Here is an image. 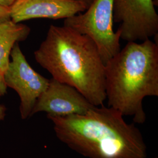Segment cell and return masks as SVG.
<instances>
[{"instance_id": "6da1fadb", "label": "cell", "mask_w": 158, "mask_h": 158, "mask_svg": "<svg viewBox=\"0 0 158 158\" xmlns=\"http://www.w3.org/2000/svg\"><path fill=\"white\" fill-rule=\"evenodd\" d=\"M57 138L89 158H147L141 131L112 107L94 106L84 114L49 116Z\"/></svg>"}, {"instance_id": "7a4b0ae2", "label": "cell", "mask_w": 158, "mask_h": 158, "mask_svg": "<svg viewBox=\"0 0 158 158\" xmlns=\"http://www.w3.org/2000/svg\"><path fill=\"white\" fill-rule=\"evenodd\" d=\"M34 56L53 79L73 87L93 105H104L105 64L89 36L64 25H52Z\"/></svg>"}, {"instance_id": "3957f363", "label": "cell", "mask_w": 158, "mask_h": 158, "mask_svg": "<svg viewBox=\"0 0 158 158\" xmlns=\"http://www.w3.org/2000/svg\"><path fill=\"white\" fill-rule=\"evenodd\" d=\"M104 73L108 106L144 123L143 99L158 96V43L128 42L105 63Z\"/></svg>"}, {"instance_id": "277c9868", "label": "cell", "mask_w": 158, "mask_h": 158, "mask_svg": "<svg viewBox=\"0 0 158 158\" xmlns=\"http://www.w3.org/2000/svg\"><path fill=\"white\" fill-rule=\"evenodd\" d=\"M113 4L114 0H94L85 11L64 22V25L93 40L104 64L121 49V32L113 29Z\"/></svg>"}, {"instance_id": "5b68a950", "label": "cell", "mask_w": 158, "mask_h": 158, "mask_svg": "<svg viewBox=\"0 0 158 158\" xmlns=\"http://www.w3.org/2000/svg\"><path fill=\"white\" fill-rule=\"evenodd\" d=\"M113 21L120 24V38L127 42L143 41L158 35L153 0H114Z\"/></svg>"}, {"instance_id": "8992f818", "label": "cell", "mask_w": 158, "mask_h": 158, "mask_svg": "<svg viewBox=\"0 0 158 158\" xmlns=\"http://www.w3.org/2000/svg\"><path fill=\"white\" fill-rule=\"evenodd\" d=\"M11 60L4 74L7 87L15 91L20 98L21 118L31 116L34 106L40 95L47 89L49 80L36 72L27 62L18 42L11 53Z\"/></svg>"}, {"instance_id": "52a82bcc", "label": "cell", "mask_w": 158, "mask_h": 158, "mask_svg": "<svg viewBox=\"0 0 158 158\" xmlns=\"http://www.w3.org/2000/svg\"><path fill=\"white\" fill-rule=\"evenodd\" d=\"M94 106L73 87L52 78L36 102L31 116L40 112L57 117L84 114Z\"/></svg>"}, {"instance_id": "ba28073f", "label": "cell", "mask_w": 158, "mask_h": 158, "mask_svg": "<svg viewBox=\"0 0 158 158\" xmlns=\"http://www.w3.org/2000/svg\"><path fill=\"white\" fill-rule=\"evenodd\" d=\"M85 10L74 0H15L10 6L12 21L20 23L31 19H66Z\"/></svg>"}, {"instance_id": "9c48e42d", "label": "cell", "mask_w": 158, "mask_h": 158, "mask_svg": "<svg viewBox=\"0 0 158 158\" xmlns=\"http://www.w3.org/2000/svg\"><path fill=\"white\" fill-rule=\"evenodd\" d=\"M31 29L27 25L9 21L0 23V96H4L7 90L4 74L10 62L12 49L15 44L26 40Z\"/></svg>"}, {"instance_id": "30bf717a", "label": "cell", "mask_w": 158, "mask_h": 158, "mask_svg": "<svg viewBox=\"0 0 158 158\" xmlns=\"http://www.w3.org/2000/svg\"><path fill=\"white\" fill-rule=\"evenodd\" d=\"M11 20L10 7L0 5V23Z\"/></svg>"}, {"instance_id": "8fae6325", "label": "cell", "mask_w": 158, "mask_h": 158, "mask_svg": "<svg viewBox=\"0 0 158 158\" xmlns=\"http://www.w3.org/2000/svg\"><path fill=\"white\" fill-rule=\"evenodd\" d=\"M77 2H78L79 3H80L81 4H82L84 6L85 8V10L87 8H88L91 4H92V2L94 1V0H74Z\"/></svg>"}, {"instance_id": "7c38bea8", "label": "cell", "mask_w": 158, "mask_h": 158, "mask_svg": "<svg viewBox=\"0 0 158 158\" xmlns=\"http://www.w3.org/2000/svg\"><path fill=\"white\" fill-rule=\"evenodd\" d=\"M1 96H0V98ZM6 108L4 105L0 103V121L4 120L6 115Z\"/></svg>"}, {"instance_id": "4fadbf2b", "label": "cell", "mask_w": 158, "mask_h": 158, "mask_svg": "<svg viewBox=\"0 0 158 158\" xmlns=\"http://www.w3.org/2000/svg\"><path fill=\"white\" fill-rule=\"evenodd\" d=\"M15 0H0V5L10 7Z\"/></svg>"}, {"instance_id": "5bb4252c", "label": "cell", "mask_w": 158, "mask_h": 158, "mask_svg": "<svg viewBox=\"0 0 158 158\" xmlns=\"http://www.w3.org/2000/svg\"><path fill=\"white\" fill-rule=\"evenodd\" d=\"M153 2L155 6H158V0H153Z\"/></svg>"}, {"instance_id": "9a60e30c", "label": "cell", "mask_w": 158, "mask_h": 158, "mask_svg": "<svg viewBox=\"0 0 158 158\" xmlns=\"http://www.w3.org/2000/svg\"></svg>"}]
</instances>
